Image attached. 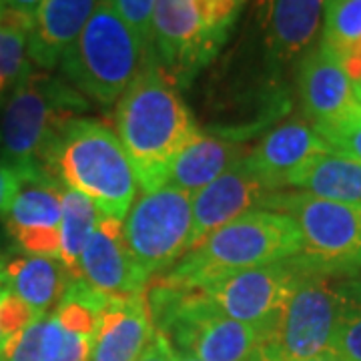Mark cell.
<instances>
[{
  "instance_id": "36",
  "label": "cell",
  "mask_w": 361,
  "mask_h": 361,
  "mask_svg": "<svg viewBox=\"0 0 361 361\" xmlns=\"http://www.w3.org/2000/svg\"><path fill=\"white\" fill-rule=\"evenodd\" d=\"M4 291H6V287H4V283L0 281V297H2ZM2 348H4V337H2V334H0V355H2Z\"/></svg>"
},
{
  "instance_id": "5",
  "label": "cell",
  "mask_w": 361,
  "mask_h": 361,
  "mask_svg": "<svg viewBox=\"0 0 361 361\" xmlns=\"http://www.w3.org/2000/svg\"><path fill=\"white\" fill-rule=\"evenodd\" d=\"M301 253L295 221L285 213L253 209L229 221L157 275L169 283L199 287L221 275L277 263Z\"/></svg>"
},
{
  "instance_id": "20",
  "label": "cell",
  "mask_w": 361,
  "mask_h": 361,
  "mask_svg": "<svg viewBox=\"0 0 361 361\" xmlns=\"http://www.w3.org/2000/svg\"><path fill=\"white\" fill-rule=\"evenodd\" d=\"M247 147L229 137L197 133L169 165L165 185L195 195L247 157Z\"/></svg>"
},
{
  "instance_id": "17",
  "label": "cell",
  "mask_w": 361,
  "mask_h": 361,
  "mask_svg": "<svg viewBox=\"0 0 361 361\" xmlns=\"http://www.w3.org/2000/svg\"><path fill=\"white\" fill-rule=\"evenodd\" d=\"M257 13L267 56L285 65L311 49L323 25L325 0H257Z\"/></svg>"
},
{
  "instance_id": "18",
  "label": "cell",
  "mask_w": 361,
  "mask_h": 361,
  "mask_svg": "<svg viewBox=\"0 0 361 361\" xmlns=\"http://www.w3.org/2000/svg\"><path fill=\"white\" fill-rule=\"evenodd\" d=\"M153 336L147 293L116 299L101 313L89 361H137Z\"/></svg>"
},
{
  "instance_id": "33",
  "label": "cell",
  "mask_w": 361,
  "mask_h": 361,
  "mask_svg": "<svg viewBox=\"0 0 361 361\" xmlns=\"http://www.w3.org/2000/svg\"><path fill=\"white\" fill-rule=\"evenodd\" d=\"M4 2V6L6 8H11L14 13L23 14L26 18H35V14H37V8L40 6V2L42 0H2Z\"/></svg>"
},
{
  "instance_id": "38",
  "label": "cell",
  "mask_w": 361,
  "mask_h": 361,
  "mask_svg": "<svg viewBox=\"0 0 361 361\" xmlns=\"http://www.w3.org/2000/svg\"><path fill=\"white\" fill-rule=\"evenodd\" d=\"M4 269V257H2V255H0V271Z\"/></svg>"
},
{
  "instance_id": "3",
  "label": "cell",
  "mask_w": 361,
  "mask_h": 361,
  "mask_svg": "<svg viewBox=\"0 0 361 361\" xmlns=\"http://www.w3.org/2000/svg\"><path fill=\"white\" fill-rule=\"evenodd\" d=\"M87 109V99L65 78L32 71L0 104L2 161L18 169L25 183L52 179L47 173L52 149L66 125Z\"/></svg>"
},
{
  "instance_id": "27",
  "label": "cell",
  "mask_w": 361,
  "mask_h": 361,
  "mask_svg": "<svg viewBox=\"0 0 361 361\" xmlns=\"http://www.w3.org/2000/svg\"><path fill=\"white\" fill-rule=\"evenodd\" d=\"M315 130L331 151L351 157L361 163V106L334 125Z\"/></svg>"
},
{
  "instance_id": "22",
  "label": "cell",
  "mask_w": 361,
  "mask_h": 361,
  "mask_svg": "<svg viewBox=\"0 0 361 361\" xmlns=\"http://www.w3.org/2000/svg\"><path fill=\"white\" fill-rule=\"evenodd\" d=\"M287 187L325 201L361 207V163L329 149L307 161Z\"/></svg>"
},
{
  "instance_id": "37",
  "label": "cell",
  "mask_w": 361,
  "mask_h": 361,
  "mask_svg": "<svg viewBox=\"0 0 361 361\" xmlns=\"http://www.w3.org/2000/svg\"><path fill=\"white\" fill-rule=\"evenodd\" d=\"M355 89V97H357V101L361 103V87H353Z\"/></svg>"
},
{
  "instance_id": "8",
  "label": "cell",
  "mask_w": 361,
  "mask_h": 361,
  "mask_svg": "<svg viewBox=\"0 0 361 361\" xmlns=\"http://www.w3.org/2000/svg\"><path fill=\"white\" fill-rule=\"evenodd\" d=\"M263 209L285 213L301 235L299 257L315 273L348 277L361 271V207L301 191H275Z\"/></svg>"
},
{
  "instance_id": "6",
  "label": "cell",
  "mask_w": 361,
  "mask_h": 361,
  "mask_svg": "<svg viewBox=\"0 0 361 361\" xmlns=\"http://www.w3.org/2000/svg\"><path fill=\"white\" fill-rule=\"evenodd\" d=\"M153 56L135 28L101 0L80 35L61 56L65 80L85 99L113 104L127 90L142 65Z\"/></svg>"
},
{
  "instance_id": "32",
  "label": "cell",
  "mask_w": 361,
  "mask_h": 361,
  "mask_svg": "<svg viewBox=\"0 0 361 361\" xmlns=\"http://www.w3.org/2000/svg\"><path fill=\"white\" fill-rule=\"evenodd\" d=\"M137 361H171V345L165 337L153 329V336L145 345Z\"/></svg>"
},
{
  "instance_id": "30",
  "label": "cell",
  "mask_w": 361,
  "mask_h": 361,
  "mask_svg": "<svg viewBox=\"0 0 361 361\" xmlns=\"http://www.w3.org/2000/svg\"><path fill=\"white\" fill-rule=\"evenodd\" d=\"M37 317L40 315L30 310L20 297L11 293L8 289L2 293L0 297V334L4 337V343H6V339L23 331L26 325L35 322Z\"/></svg>"
},
{
  "instance_id": "39",
  "label": "cell",
  "mask_w": 361,
  "mask_h": 361,
  "mask_svg": "<svg viewBox=\"0 0 361 361\" xmlns=\"http://www.w3.org/2000/svg\"><path fill=\"white\" fill-rule=\"evenodd\" d=\"M2 8H4V2H2V0H0V11H2Z\"/></svg>"
},
{
  "instance_id": "25",
  "label": "cell",
  "mask_w": 361,
  "mask_h": 361,
  "mask_svg": "<svg viewBox=\"0 0 361 361\" xmlns=\"http://www.w3.org/2000/svg\"><path fill=\"white\" fill-rule=\"evenodd\" d=\"M339 319L331 353L341 361H361V275L337 277Z\"/></svg>"
},
{
  "instance_id": "40",
  "label": "cell",
  "mask_w": 361,
  "mask_h": 361,
  "mask_svg": "<svg viewBox=\"0 0 361 361\" xmlns=\"http://www.w3.org/2000/svg\"><path fill=\"white\" fill-rule=\"evenodd\" d=\"M0 361H4V360H2V355H0Z\"/></svg>"
},
{
  "instance_id": "11",
  "label": "cell",
  "mask_w": 361,
  "mask_h": 361,
  "mask_svg": "<svg viewBox=\"0 0 361 361\" xmlns=\"http://www.w3.org/2000/svg\"><path fill=\"white\" fill-rule=\"evenodd\" d=\"M310 273L315 271L295 255L269 265L221 275L199 285V289L225 315L261 327L281 311L297 285Z\"/></svg>"
},
{
  "instance_id": "35",
  "label": "cell",
  "mask_w": 361,
  "mask_h": 361,
  "mask_svg": "<svg viewBox=\"0 0 361 361\" xmlns=\"http://www.w3.org/2000/svg\"><path fill=\"white\" fill-rule=\"evenodd\" d=\"M171 361H199V360L189 357V355H183V353H179V351H175V349L171 348Z\"/></svg>"
},
{
  "instance_id": "31",
  "label": "cell",
  "mask_w": 361,
  "mask_h": 361,
  "mask_svg": "<svg viewBox=\"0 0 361 361\" xmlns=\"http://www.w3.org/2000/svg\"><path fill=\"white\" fill-rule=\"evenodd\" d=\"M23 185H25L23 173L18 169H14L13 165L0 161V217L8 215Z\"/></svg>"
},
{
  "instance_id": "15",
  "label": "cell",
  "mask_w": 361,
  "mask_h": 361,
  "mask_svg": "<svg viewBox=\"0 0 361 361\" xmlns=\"http://www.w3.org/2000/svg\"><path fill=\"white\" fill-rule=\"evenodd\" d=\"M63 191L54 179L28 180L4 217L11 237L32 257L59 259Z\"/></svg>"
},
{
  "instance_id": "10",
  "label": "cell",
  "mask_w": 361,
  "mask_h": 361,
  "mask_svg": "<svg viewBox=\"0 0 361 361\" xmlns=\"http://www.w3.org/2000/svg\"><path fill=\"white\" fill-rule=\"evenodd\" d=\"M123 233L147 279L163 275L191 249L193 195L171 185L142 191L123 219Z\"/></svg>"
},
{
  "instance_id": "34",
  "label": "cell",
  "mask_w": 361,
  "mask_h": 361,
  "mask_svg": "<svg viewBox=\"0 0 361 361\" xmlns=\"http://www.w3.org/2000/svg\"><path fill=\"white\" fill-rule=\"evenodd\" d=\"M299 361H341L337 357L336 353L327 351V353H322V355H315V357H310V360H299Z\"/></svg>"
},
{
  "instance_id": "9",
  "label": "cell",
  "mask_w": 361,
  "mask_h": 361,
  "mask_svg": "<svg viewBox=\"0 0 361 361\" xmlns=\"http://www.w3.org/2000/svg\"><path fill=\"white\" fill-rule=\"evenodd\" d=\"M337 319V277L310 273L281 311L261 325V361L310 360L331 351Z\"/></svg>"
},
{
  "instance_id": "4",
  "label": "cell",
  "mask_w": 361,
  "mask_h": 361,
  "mask_svg": "<svg viewBox=\"0 0 361 361\" xmlns=\"http://www.w3.org/2000/svg\"><path fill=\"white\" fill-rule=\"evenodd\" d=\"M47 173L90 199L103 217L123 221L139 180L116 133L97 118L71 121L47 161Z\"/></svg>"
},
{
  "instance_id": "14",
  "label": "cell",
  "mask_w": 361,
  "mask_h": 361,
  "mask_svg": "<svg viewBox=\"0 0 361 361\" xmlns=\"http://www.w3.org/2000/svg\"><path fill=\"white\" fill-rule=\"evenodd\" d=\"M275 189L249 167L241 159L235 167L223 173L205 189L193 195V233L191 249L197 247L207 235L217 231L229 221L245 215L253 209H263L265 201ZM189 249V251H191Z\"/></svg>"
},
{
  "instance_id": "1",
  "label": "cell",
  "mask_w": 361,
  "mask_h": 361,
  "mask_svg": "<svg viewBox=\"0 0 361 361\" xmlns=\"http://www.w3.org/2000/svg\"><path fill=\"white\" fill-rule=\"evenodd\" d=\"M118 141L129 155L142 191L165 185L169 165L199 133L179 87L151 56L121 94L115 109Z\"/></svg>"
},
{
  "instance_id": "13",
  "label": "cell",
  "mask_w": 361,
  "mask_h": 361,
  "mask_svg": "<svg viewBox=\"0 0 361 361\" xmlns=\"http://www.w3.org/2000/svg\"><path fill=\"white\" fill-rule=\"evenodd\" d=\"M78 277L115 299H127L147 289L149 279L125 243L123 221L101 215L80 253Z\"/></svg>"
},
{
  "instance_id": "12",
  "label": "cell",
  "mask_w": 361,
  "mask_h": 361,
  "mask_svg": "<svg viewBox=\"0 0 361 361\" xmlns=\"http://www.w3.org/2000/svg\"><path fill=\"white\" fill-rule=\"evenodd\" d=\"M297 90L313 129L334 125L361 106L341 59L322 42L301 56Z\"/></svg>"
},
{
  "instance_id": "29",
  "label": "cell",
  "mask_w": 361,
  "mask_h": 361,
  "mask_svg": "<svg viewBox=\"0 0 361 361\" xmlns=\"http://www.w3.org/2000/svg\"><path fill=\"white\" fill-rule=\"evenodd\" d=\"M111 4L116 8L135 32L142 39V42L153 52V8L155 0H111Z\"/></svg>"
},
{
  "instance_id": "24",
  "label": "cell",
  "mask_w": 361,
  "mask_h": 361,
  "mask_svg": "<svg viewBox=\"0 0 361 361\" xmlns=\"http://www.w3.org/2000/svg\"><path fill=\"white\" fill-rule=\"evenodd\" d=\"M32 20L11 8L0 11V97L32 73L28 37Z\"/></svg>"
},
{
  "instance_id": "21",
  "label": "cell",
  "mask_w": 361,
  "mask_h": 361,
  "mask_svg": "<svg viewBox=\"0 0 361 361\" xmlns=\"http://www.w3.org/2000/svg\"><path fill=\"white\" fill-rule=\"evenodd\" d=\"M71 271L52 257H16L4 263L0 281L4 287L20 297L37 315H49V311L63 299Z\"/></svg>"
},
{
  "instance_id": "16",
  "label": "cell",
  "mask_w": 361,
  "mask_h": 361,
  "mask_svg": "<svg viewBox=\"0 0 361 361\" xmlns=\"http://www.w3.org/2000/svg\"><path fill=\"white\" fill-rule=\"evenodd\" d=\"M329 151L307 118H287L267 130L249 149L245 161L275 191H285L289 179L315 155Z\"/></svg>"
},
{
  "instance_id": "7",
  "label": "cell",
  "mask_w": 361,
  "mask_h": 361,
  "mask_svg": "<svg viewBox=\"0 0 361 361\" xmlns=\"http://www.w3.org/2000/svg\"><path fill=\"white\" fill-rule=\"evenodd\" d=\"M245 0H155L153 56L175 87H187L221 51Z\"/></svg>"
},
{
  "instance_id": "19",
  "label": "cell",
  "mask_w": 361,
  "mask_h": 361,
  "mask_svg": "<svg viewBox=\"0 0 361 361\" xmlns=\"http://www.w3.org/2000/svg\"><path fill=\"white\" fill-rule=\"evenodd\" d=\"M101 0H42L32 18L28 59L40 71H52L75 42Z\"/></svg>"
},
{
  "instance_id": "28",
  "label": "cell",
  "mask_w": 361,
  "mask_h": 361,
  "mask_svg": "<svg viewBox=\"0 0 361 361\" xmlns=\"http://www.w3.org/2000/svg\"><path fill=\"white\" fill-rule=\"evenodd\" d=\"M47 315H40L28 323L23 331L6 339L2 348L4 361H44L42 360V329Z\"/></svg>"
},
{
  "instance_id": "2",
  "label": "cell",
  "mask_w": 361,
  "mask_h": 361,
  "mask_svg": "<svg viewBox=\"0 0 361 361\" xmlns=\"http://www.w3.org/2000/svg\"><path fill=\"white\" fill-rule=\"evenodd\" d=\"M153 329L199 361H261V327L233 319L199 289L153 277L147 283Z\"/></svg>"
},
{
  "instance_id": "23",
  "label": "cell",
  "mask_w": 361,
  "mask_h": 361,
  "mask_svg": "<svg viewBox=\"0 0 361 361\" xmlns=\"http://www.w3.org/2000/svg\"><path fill=\"white\" fill-rule=\"evenodd\" d=\"M101 219L94 203L78 191H63V219H61V249L59 259L71 271L73 277H78L80 253Z\"/></svg>"
},
{
  "instance_id": "26",
  "label": "cell",
  "mask_w": 361,
  "mask_h": 361,
  "mask_svg": "<svg viewBox=\"0 0 361 361\" xmlns=\"http://www.w3.org/2000/svg\"><path fill=\"white\" fill-rule=\"evenodd\" d=\"M361 42V0H325L322 44L337 56Z\"/></svg>"
}]
</instances>
